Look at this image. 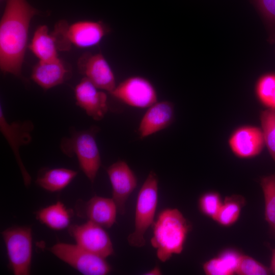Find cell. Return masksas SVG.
<instances>
[{
  "label": "cell",
  "instance_id": "20",
  "mask_svg": "<svg viewBox=\"0 0 275 275\" xmlns=\"http://www.w3.org/2000/svg\"><path fill=\"white\" fill-rule=\"evenodd\" d=\"M77 174L76 171L66 168L43 169L39 172L36 183L48 191H59L65 188Z\"/></svg>",
  "mask_w": 275,
  "mask_h": 275
},
{
  "label": "cell",
  "instance_id": "28",
  "mask_svg": "<svg viewBox=\"0 0 275 275\" xmlns=\"http://www.w3.org/2000/svg\"><path fill=\"white\" fill-rule=\"evenodd\" d=\"M271 273L270 268L251 256L242 255L236 273L239 275H267Z\"/></svg>",
  "mask_w": 275,
  "mask_h": 275
},
{
  "label": "cell",
  "instance_id": "9",
  "mask_svg": "<svg viewBox=\"0 0 275 275\" xmlns=\"http://www.w3.org/2000/svg\"><path fill=\"white\" fill-rule=\"evenodd\" d=\"M68 231L76 244L88 252L104 258L114 253L108 234L98 225L88 221L81 225L70 226Z\"/></svg>",
  "mask_w": 275,
  "mask_h": 275
},
{
  "label": "cell",
  "instance_id": "22",
  "mask_svg": "<svg viewBox=\"0 0 275 275\" xmlns=\"http://www.w3.org/2000/svg\"><path fill=\"white\" fill-rule=\"evenodd\" d=\"M245 204V200L241 195L226 197L214 220L223 227L231 226L239 219Z\"/></svg>",
  "mask_w": 275,
  "mask_h": 275
},
{
  "label": "cell",
  "instance_id": "29",
  "mask_svg": "<svg viewBox=\"0 0 275 275\" xmlns=\"http://www.w3.org/2000/svg\"><path fill=\"white\" fill-rule=\"evenodd\" d=\"M161 274V270L158 266H155L152 269L144 273L146 275H159Z\"/></svg>",
  "mask_w": 275,
  "mask_h": 275
},
{
  "label": "cell",
  "instance_id": "18",
  "mask_svg": "<svg viewBox=\"0 0 275 275\" xmlns=\"http://www.w3.org/2000/svg\"><path fill=\"white\" fill-rule=\"evenodd\" d=\"M243 254L238 250L227 248L205 262L203 269L207 275H232L236 272Z\"/></svg>",
  "mask_w": 275,
  "mask_h": 275
},
{
  "label": "cell",
  "instance_id": "6",
  "mask_svg": "<svg viewBox=\"0 0 275 275\" xmlns=\"http://www.w3.org/2000/svg\"><path fill=\"white\" fill-rule=\"evenodd\" d=\"M10 268L15 275L30 274L32 234L28 227H13L2 233Z\"/></svg>",
  "mask_w": 275,
  "mask_h": 275
},
{
  "label": "cell",
  "instance_id": "3",
  "mask_svg": "<svg viewBox=\"0 0 275 275\" xmlns=\"http://www.w3.org/2000/svg\"><path fill=\"white\" fill-rule=\"evenodd\" d=\"M158 179L151 171L140 188L135 211L134 230L127 238L129 245L137 248L145 245V234L154 222L158 205Z\"/></svg>",
  "mask_w": 275,
  "mask_h": 275
},
{
  "label": "cell",
  "instance_id": "8",
  "mask_svg": "<svg viewBox=\"0 0 275 275\" xmlns=\"http://www.w3.org/2000/svg\"><path fill=\"white\" fill-rule=\"evenodd\" d=\"M110 94L121 102L136 108H148L158 101L154 86L146 77L139 75L125 78Z\"/></svg>",
  "mask_w": 275,
  "mask_h": 275
},
{
  "label": "cell",
  "instance_id": "26",
  "mask_svg": "<svg viewBox=\"0 0 275 275\" xmlns=\"http://www.w3.org/2000/svg\"><path fill=\"white\" fill-rule=\"evenodd\" d=\"M220 194L216 191H208L199 198L198 205L200 212L213 219L216 217L223 203Z\"/></svg>",
  "mask_w": 275,
  "mask_h": 275
},
{
  "label": "cell",
  "instance_id": "24",
  "mask_svg": "<svg viewBox=\"0 0 275 275\" xmlns=\"http://www.w3.org/2000/svg\"><path fill=\"white\" fill-rule=\"evenodd\" d=\"M260 185L264 199V216L275 234V173L261 178Z\"/></svg>",
  "mask_w": 275,
  "mask_h": 275
},
{
  "label": "cell",
  "instance_id": "17",
  "mask_svg": "<svg viewBox=\"0 0 275 275\" xmlns=\"http://www.w3.org/2000/svg\"><path fill=\"white\" fill-rule=\"evenodd\" d=\"M70 75L67 65L59 58L47 61H39L34 66L31 78L44 90L63 84Z\"/></svg>",
  "mask_w": 275,
  "mask_h": 275
},
{
  "label": "cell",
  "instance_id": "16",
  "mask_svg": "<svg viewBox=\"0 0 275 275\" xmlns=\"http://www.w3.org/2000/svg\"><path fill=\"white\" fill-rule=\"evenodd\" d=\"M175 118L173 103L169 101H157L148 107L138 127L141 139L161 131L170 126Z\"/></svg>",
  "mask_w": 275,
  "mask_h": 275
},
{
  "label": "cell",
  "instance_id": "14",
  "mask_svg": "<svg viewBox=\"0 0 275 275\" xmlns=\"http://www.w3.org/2000/svg\"><path fill=\"white\" fill-rule=\"evenodd\" d=\"M2 106L0 107L1 131L8 141L15 155L21 172L26 186L30 184L31 178L25 169L19 155V150L21 146L28 144L32 139L31 131L33 124L30 121L9 123L6 119Z\"/></svg>",
  "mask_w": 275,
  "mask_h": 275
},
{
  "label": "cell",
  "instance_id": "23",
  "mask_svg": "<svg viewBox=\"0 0 275 275\" xmlns=\"http://www.w3.org/2000/svg\"><path fill=\"white\" fill-rule=\"evenodd\" d=\"M255 94L259 103L266 109H275V73H266L258 78Z\"/></svg>",
  "mask_w": 275,
  "mask_h": 275
},
{
  "label": "cell",
  "instance_id": "15",
  "mask_svg": "<svg viewBox=\"0 0 275 275\" xmlns=\"http://www.w3.org/2000/svg\"><path fill=\"white\" fill-rule=\"evenodd\" d=\"M84 77L75 88L76 104L96 121L102 120L108 111L106 94Z\"/></svg>",
  "mask_w": 275,
  "mask_h": 275
},
{
  "label": "cell",
  "instance_id": "21",
  "mask_svg": "<svg viewBox=\"0 0 275 275\" xmlns=\"http://www.w3.org/2000/svg\"><path fill=\"white\" fill-rule=\"evenodd\" d=\"M71 211L60 201L40 209L36 212L37 219L48 228L61 230L68 227Z\"/></svg>",
  "mask_w": 275,
  "mask_h": 275
},
{
  "label": "cell",
  "instance_id": "27",
  "mask_svg": "<svg viewBox=\"0 0 275 275\" xmlns=\"http://www.w3.org/2000/svg\"><path fill=\"white\" fill-rule=\"evenodd\" d=\"M269 30L268 41L275 43V0H253Z\"/></svg>",
  "mask_w": 275,
  "mask_h": 275
},
{
  "label": "cell",
  "instance_id": "2",
  "mask_svg": "<svg viewBox=\"0 0 275 275\" xmlns=\"http://www.w3.org/2000/svg\"><path fill=\"white\" fill-rule=\"evenodd\" d=\"M152 227L151 245L157 258L165 262L181 253L191 225L178 209L168 208L159 212Z\"/></svg>",
  "mask_w": 275,
  "mask_h": 275
},
{
  "label": "cell",
  "instance_id": "1",
  "mask_svg": "<svg viewBox=\"0 0 275 275\" xmlns=\"http://www.w3.org/2000/svg\"><path fill=\"white\" fill-rule=\"evenodd\" d=\"M39 11L26 0H7L0 22V67L20 76L30 24Z\"/></svg>",
  "mask_w": 275,
  "mask_h": 275
},
{
  "label": "cell",
  "instance_id": "30",
  "mask_svg": "<svg viewBox=\"0 0 275 275\" xmlns=\"http://www.w3.org/2000/svg\"><path fill=\"white\" fill-rule=\"evenodd\" d=\"M270 269L271 272L275 274V248L272 251Z\"/></svg>",
  "mask_w": 275,
  "mask_h": 275
},
{
  "label": "cell",
  "instance_id": "13",
  "mask_svg": "<svg viewBox=\"0 0 275 275\" xmlns=\"http://www.w3.org/2000/svg\"><path fill=\"white\" fill-rule=\"evenodd\" d=\"M77 215L98 225L109 228L116 223L117 207L114 200L95 196L87 202L79 200L76 204Z\"/></svg>",
  "mask_w": 275,
  "mask_h": 275
},
{
  "label": "cell",
  "instance_id": "19",
  "mask_svg": "<svg viewBox=\"0 0 275 275\" xmlns=\"http://www.w3.org/2000/svg\"><path fill=\"white\" fill-rule=\"evenodd\" d=\"M31 51L39 59L47 61L58 58L57 42L47 26L42 25L36 30L29 46Z\"/></svg>",
  "mask_w": 275,
  "mask_h": 275
},
{
  "label": "cell",
  "instance_id": "4",
  "mask_svg": "<svg viewBox=\"0 0 275 275\" xmlns=\"http://www.w3.org/2000/svg\"><path fill=\"white\" fill-rule=\"evenodd\" d=\"M97 129L73 132L68 138H63L60 147L68 156L75 155L80 169L93 183L101 166V157L95 139Z\"/></svg>",
  "mask_w": 275,
  "mask_h": 275
},
{
  "label": "cell",
  "instance_id": "11",
  "mask_svg": "<svg viewBox=\"0 0 275 275\" xmlns=\"http://www.w3.org/2000/svg\"><path fill=\"white\" fill-rule=\"evenodd\" d=\"M78 67L84 77L100 90L110 93L117 86L113 70L100 52L84 54L78 60Z\"/></svg>",
  "mask_w": 275,
  "mask_h": 275
},
{
  "label": "cell",
  "instance_id": "25",
  "mask_svg": "<svg viewBox=\"0 0 275 275\" xmlns=\"http://www.w3.org/2000/svg\"><path fill=\"white\" fill-rule=\"evenodd\" d=\"M259 118L265 146L275 162V109L262 111Z\"/></svg>",
  "mask_w": 275,
  "mask_h": 275
},
{
  "label": "cell",
  "instance_id": "5",
  "mask_svg": "<svg viewBox=\"0 0 275 275\" xmlns=\"http://www.w3.org/2000/svg\"><path fill=\"white\" fill-rule=\"evenodd\" d=\"M53 31L66 51L72 45L82 48L95 46L110 32V29L101 21L82 20L69 24L62 20L57 23Z\"/></svg>",
  "mask_w": 275,
  "mask_h": 275
},
{
  "label": "cell",
  "instance_id": "10",
  "mask_svg": "<svg viewBox=\"0 0 275 275\" xmlns=\"http://www.w3.org/2000/svg\"><path fill=\"white\" fill-rule=\"evenodd\" d=\"M228 147L236 157L249 159L258 156L265 147L261 127L243 125L236 128L228 140Z\"/></svg>",
  "mask_w": 275,
  "mask_h": 275
},
{
  "label": "cell",
  "instance_id": "12",
  "mask_svg": "<svg viewBox=\"0 0 275 275\" xmlns=\"http://www.w3.org/2000/svg\"><path fill=\"white\" fill-rule=\"evenodd\" d=\"M112 187L113 198L118 209V213H125L126 201L135 189L138 180L133 171L124 160H119L106 169Z\"/></svg>",
  "mask_w": 275,
  "mask_h": 275
},
{
  "label": "cell",
  "instance_id": "7",
  "mask_svg": "<svg viewBox=\"0 0 275 275\" xmlns=\"http://www.w3.org/2000/svg\"><path fill=\"white\" fill-rule=\"evenodd\" d=\"M48 250L82 274L105 275L112 268L105 258L86 251L78 245L59 242Z\"/></svg>",
  "mask_w": 275,
  "mask_h": 275
}]
</instances>
